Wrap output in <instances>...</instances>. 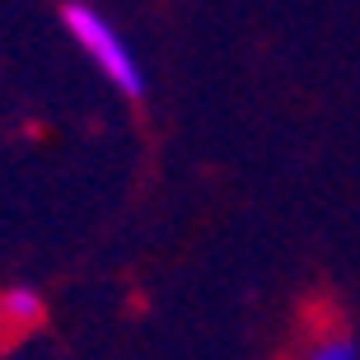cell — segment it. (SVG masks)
I'll use <instances>...</instances> for the list:
<instances>
[{"label":"cell","instance_id":"cell-1","mask_svg":"<svg viewBox=\"0 0 360 360\" xmlns=\"http://www.w3.org/2000/svg\"><path fill=\"white\" fill-rule=\"evenodd\" d=\"M61 24L70 28V38H75L84 52L94 56V66L103 70V75L117 84L122 94H131V98H141V94H146V70L136 66L131 47L117 38V28L108 24L94 5H75V0H70V5H61Z\"/></svg>","mask_w":360,"mask_h":360},{"label":"cell","instance_id":"cell-2","mask_svg":"<svg viewBox=\"0 0 360 360\" xmlns=\"http://www.w3.org/2000/svg\"><path fill=\"white\" fill-rule=\"evenodd\" d=\"M42 319H47V309H42L38 290L19 285V290L0 295V328L5 333H33V328H42Z\"/></svg>","mask_w":360,"mask_h":360},{"label":"cell","instance_id":"cell-3","mask_svg":"<svg viewBox=\"0 0 360 360\" xmlns=\"http://www.w3.org/2000/svg\"><path fill=\"white\" fill-rule=\"evenodd\" d=\"M304 360H360V342L351 333H328L309 347Z\"/></svg>","mask_w":360,"mask_h":360}]
</instances>
